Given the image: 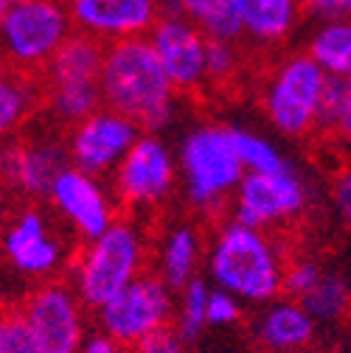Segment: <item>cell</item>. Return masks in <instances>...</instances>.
<instances>
[{
    "instance_id": "obj_1",
    "label": "cell",
    "mask_w": 351,
    "mask_h": 353,
    "mask_svg": "<svg viewBox=\"0 0 351 353\" xmlns=\"http://www.w3.org/2000/svg\"><path fill=\"white\" fill-rule=\"evenodd\" d=\"M99 84L107 110L133 118L141 129H163L169 123L171 96L178 87L166 73L152 39L129 37L107 46Z\"/></svg>"
},
{
    "instance_id": "obj_2",
    "label": "cell",
    "mask_w": 351,
    "mask_h": 353,
    "mask_svg": "<svg viewBox=\"0 0 351 353\" xmlns=\"http://www.w3.org/2000/svg\"><path fill=\"white\" fill-rule=\"evenodd\" d=\"M208 272L216 289L247 303H273L284 292L287 267L278 247L265 230L228 222L208 252Z\"/></svg>"
},
{
    "instance_id": "obj_3",
    "label": "cell",
    "mask_w": 351,
    "mask_h": 353,
    "mask_svg": "<svg viewBox=\"0 0 351 353\" xmlns=\"http://www.w3.org/2000/svg\"><path fill=\"white\" fill-rule=\"evenodd\" d=\"M144 275V236L129 219L115 225L93 241H84L73 261V289L87 308L107 305L133 281Z\"/></svg>"
},
{
    "instance_id": "obj_4",
    "label": "cell",
    "mask_w": 351,
    "mask_h": 353,
    "mask_svg": "<svg viewBox=\"0 0 351 353\" xmlns=\"http://www.w3.org/2000/svg\"><path fill=\"white\" fill-rule=\"evenodd\" d=\"M180 168L186 196L194 208L216 210L245 180V163L231 141V129L200 126L183 141Z\"/></svg>"
},
{
    "instance_id": "obj_5",
    "label": "cell",
    "mask_w": 351,
    "mask_h": 353,
    "mask_svg": "<svg viewBox=\"0 0 351 353\" xmlns=\"http://www.w3.org/2000/svg\"><path fill=\"white\" fill-rule=\"evenodd\" d=\"M6 57L23 73H42L70 37V17L54 0H0Z\"/></svg>"
},
{
    "instance_id": "obj_6",
    "label": "cell",
    "mask_w": 351,
    "mask_h": 353,
    "mask_svg": "<svg viewBox=\"0 0 351 353\" xmlns=\"http://www.w3.org/2000/svg\"><path fill=\"white\" fill-rule=\"evenodd\" d=\"M326 84H329V73L310 54L290 57L276 68V73L267 81L265 110L270 121L281 132L295 138L318 129Z\"/></svg>"
},
{
    "instance_id": "obj_7",
    "label": "cell",
    "mask_w": 351,
    "mask_h": 353,
    "mask_svg": "<svg viewBox=\"0 0 351 353\" xmlns=\"http://www.w3.org/2000/svg\"><path fill=\"white\" fill-rule=\"evenodd\" d=\"M82 300L68 283L51 281L37 286L23 303L20 314L26 317L42 353H82L84 347V320Z\"/></svg>"
},
{
    "instance_id": "obj_8",
    "label": "cell",
    "mask_w": 351,
    "mask_h": 353,
    "mask_svg": "<svg viewBox=\"0 0 351 353\" xmlns=\"http://www.w3.org/2000/svg\"><path fill=\"white\" fill-rule=\"evenodd\" d=\"M171 317V286L158 275H141L107 305L99 308V325L104 334L135 345L158 328H166Z\"/></svg>"
},
{
    "instance_id": "obj_9",
    "label": "cell",
    "mask_w": 351,
    "mask_h": 353,
    "mask_svg": "<svg viewBox=\"0 0 351 353\" xmlns=\"http://www.w3.org/2000/svg\"><path fill=\"white\" fill-rule=\"evenodd\" d=\"M141 138V126L133 118L115 110H99L79 126H73L68 141L70 165L102 176L107 171H115Z\"/></svg>"
},
{
    "instance_id": "obj_10",
    "label": "cell",
    "mask_w": 351,
    "mask_h": 353,
    "mask_svg": "<svg viewBox=\"0 0 351 353\" xmlns=\"http://www.w3.org/2000/svg\"><path fill=\"white\" fill-rule=\"evenodd\" d=\"M306 205L303 183L287 171L245 174L239 191L234 194V222L267 230L273 225L290 222Z\"/></svg>"
},
{
    "instance_id": "obj_11",
    "label": "cell",
    "mask_w": 351,
    "mask_h": 353,
    "mask_svg": "<svg viewBox=\"0 0 351 353\" xmlns=\"http://www.w3.org/2000/svg\"><path fill=\"white\" fill-rule=\"evenodd\" d=\"M113 185L124 208H155L174 185V160L169 149L158 138L144 135L113 171Z\"/></svg>"
},
{
    "instance_id": "obj_12",
    "label": "cell",
    "mask_w": 351,
    "mask_h": 353,
    "mask_svg": "<svg viewBox=\"0 0 351 353\" xmlns=\"http://www.w3.org/2000/svg\"><path fill=\"white\" fill-rule=\"evenodd\" d=\"M51 205L84 241H93L115 225V208L99 176L68 165L51 188Z\"/></svg>"
},
{
    "instance_id": "obj_13",
    "label": "cell",
    "mask_w": 351,
    "mask_h": 353,
    "mask_svg": "<svg viewBox=\"0 0 351 353\" xmlns=\"http://www.w3.org/2000/svg\"><path fill=\"white\" fill-rule=\"evenodd\" d=\"M3 250L12 267L34 281L51 278L65 263L62 241L54 236L48 216L39 208H26L12 219L3 236Z\"/></svg>"
},
{
    "instance_id": "obj_14",
    "label": "cell",
    "mask_w": 351,
    "mask_h": 353,
    "mask_svg": "<svg viewBox=\"0 0 351 353\" xmlns=\"http://www.w3.org/2000/svg\"><path fill=\"white\" fill-rule=\"evenodd\" d=\"M205 42L208 37L183 20H160L155 26L152 46L178 90H197L208 79Z\"/></svg>"
},
{
    "instance_id": "obj_15",
    "label": "cell",
    "mask_w": 351,
    "mask_h": 353,
    "mask_svg": "<svg viewBox=\"0 0 351 353\" xmlns=\"http://www.w3.org/2000/svg\"><path fill=\"white\" fill-rule=\"evenodd\" d=\"M73 23L96 37H141L155 23V0H68Z\"/></svg>"
},
{
    "instance_id": "obj_16",
    "label": "cell",
    "mask_w": 351,
    "mask_h": 353,
    "mask_svg": "<svg viewBox=\"0 0 351 353\" xmlns=\"http://www.w3.org/2000/svg\"><path fill=\"white\" fill-rule=\"evenodd\" d=\"M70 152L57 141H31L17 143L6 154V174L9 180L28 196L51 194L57 176L68 168Z\"/></svg>"
},
{
    "instance_id": "obj_17",
    "label": "cell",
    "mask_w": 351,
    "mask_h": 353,
    "mask_svg": "<svg viewBox=\"0 0 351 353\" xmlns=\"http://www.w3.org/2000/svg\"><path fill=\"white\" fill-rule=\"evenodd\" d=\"M104 57H107V46L102 42V37L76 31L62 42V48L46 65V70H42V84H46V90H48V87H62V84L99 81Z\"/></svg>"
},
{
    "instance_id": "obj_18",
    "label": "cell",
    "mask_w": 351,
    "mask_h": 353,
    "mask_svg": "<svg viewBox=\"0 0 351 353\" xmlns=\"http://www.w3.org/2000/svg\"><path fill=\"white\" fill-rule=\"evenodd\" d=\"M315 317L306 312V308L292 300H276L267 305V312L258 317L256 323V336L258 342L276 350V353H292L301 350L303 345H310L315 336Z\"/></svg>"
},
{
    "instance_id": "obj_19",
    "label": "cell",
    "mask_w": 351,
    "mask_h": 353,
    "mask_svg": "<svg viewBox=\"0 0 351 353\" xmlns=\"http://www.w3.org/2000/svg\"><path fill=\"white\" fill-rule=\"evenodd\" d=\"M242 28L258 42H278L295 20V0H234Z\"/></svg>"
},
{
    "instance_id": "obj_20",
    "label": "cell",
    "mask_w": 351,
    "mask_h": 353,
    "mask_svg": "<svg viewBox=\"0 0 351 353\" xmlns=\"http://www.w3.org/2000/svg\"><path fill=\"white\" fill-rule=\"evenodd\" d=\"M200 261V233L189 225L169 230L160 247V278L171 289H186L194 281Z\"/></svg>"
},
{
    "instance_id": "obj_21",
    "label": "cell",
    "mask_w": 351,
    "mask_h": 353,
    "mask_svg": "<svg viewBox=\"0 0 351 353\" xmlns=\"http://www.w3.org/2000/svg\"><path fill=\"white\" fill-rule=\"evenodd\" d=\"M102 104H104V96H102L99 81L48 87V107H51L54 118L62 123H70V126H79L93 112H99Z\"/></svg>"
},
{
    "instance_id": "obj_22",
    "label": "cell",
    "mask_w": 351,
    "mask_h": 353,
    "mask_svg": "<svg viewBox=\"0 0 351 353\" xmlns=\"http://www.w3.org/2000/svg\"><path fill=\"white\" fill-rule=\"evenodd\" d=\"M178 3L211 39L234 42L245 31L234 9V0H178Z\"/></svg>"
},
{
    "instance_id": "obj_23",
    "label": "cell",
    "mask_w": 351,
    "mask_h": 353,
    "mask_svg": "<svg viewBox=\"0 0 351 353\" xmlns=\"http://www.w3.org/2000/svg\"><path fill=\"white\" fill-rule=\"evenodd\" d=\"M310 57L337 79H351V23H332L312 39Z\"/></svg>"
},
{
    "instance_id": "obj_24",
    "label": "cell",
    "mask_w": 351,
    "mask_h": 353,
    "mask_svg": "<svg viewBox=\"0 0 351 353\" xmlns=\"http://www.w3.org/2000/svg\"><path fill=\"white\" fill-rule=\"evenodd\" d=\"M42 79V73H23L17 79H3L0 84V126L6 132L17 129L26 115L34 110L37 96H34V81Z\"/></svg>"
},
{
    "instance_id": "obj_25",
    "label": "cell",
    "mask_w": 351,
    "mask_h": 353,
    "mask_svg": "<svg viewBox=\"0 0 351 353\" xmlns=\"http://www.w3.org/2000/svg\"><path fill=\"white\" fill-rule=\"evenodd\" d=\"M298 303H301L318 323H332V320H340V317L348 312L351 297H348L345 283H343L337 275L323 272L321 281L312 286V292L303 294Z\"/></svg>"
},
{
    "instance_id": "obj_26",
    "label": "cell",
    "mask_w": 351,
    "mask_h": 353,
    "mask_svg": "<svg viewBox=\"0 0 351 353\" xmlns=\"http://www.w3.org/2000/svg\"><path fill=\"white\" fill-rule=\"evenodd\" d=\"M318 129L334 132V135H340L351 143V79L329 76L323 104H321Z\"/></svg>"
},
{
    "instance_id": "obj_27",
    "label": "cell",
    "mask_w": 351,
    "mask_h": 353,
    "mask_svg": "<svg viewBox=\"0 0 351 353\" xmlns=\"http://www.w3.org/2000/svg\"><path fill=\"white\" fill-rule=\"evenodd\" d=\"M231 141L247 168V174H267V171H287V160L278 154V149L265 141L253 135L247 129H231Z\"/></svg>"
},
{
    "instance_id": "obj_28",
    "label": "cell",
    "mask_w": 351,
    "mask_h": 353,
    "mask_svg": "<svg viewBox=\"0 0 351 353\" xmlns=\"http://www.w3.org/2000/svg\"><path fill=\"white\" fill-rule=\"evenodd\" d=\"M208 300H211V289H208L200 278H194V281L183 289L180 325H178V331H180V336H183L186 342L194 339V336L202 331V325H208Z\"/></svg>"
},
{
    "instance_id": "obj_29",
    "label": "cell",
    "mask_w": 351,
    "mask_h": 353,
    "mask_svg": "<svg viewBox=\"0 0 351 353\" xmlns=\"http://www.w3.org/2000/svg\"><path fill=\"white\" fill-rule=\"evenodd\" d=\"M0 353H42L20 308L3 314L0 323Z\"/></svg>"
},
{
    "instance_id": "obj_30",
    "label": "cell",
    "mask_w": 351,
    "mask_h": 353,
    "mask_svg": "<svg viewBox=\"0 0 351 353\" xmlns=\"http://www.w3.org/2000/svg\"><path fill=\"white\" fill-rule=\"evenodd\" d=\"M205 59H208V79L211 81H228L236 70V54L234 46L225 39H211L205 42Z\"/></svg>"
},
{
    "instance_id": "obj_31",
    "label": "cell",
    "mask_w": 351,
    "mask_h": 353,
    "mask_svg": "<svg viewBox=\"0 0 351 353\" xmlns=\"http://www.w3.org/2000/svg\"><path fill=\"white\" fill-rule=\"evenodd\" d=\"M323 272L326 270H321L318 263H312V261H295V263H290V267H287V278H284L287 297L301 300L303 294H310L312 286L321 281Z\"/></svg>"
},
{
    "instance_id": "obj_32",
    "label": "cell",
    "mask_w": 351,
    "mask_h": 353,
    "mask_svg": "<svg viewBox=\"0 0 351 353\" xmlns=\"http://www.w3.org/2000/svg\"><path fill=\"white\" fill-rule=\"evenodd\" d=\"M242 314L239 308V297L225 292V289H211V300H208V323L211 325H234Z\"/></svg>"
},
{
    "instance_id": "obj_33",
    "label": "cell",
    "mask_w": 351,
    "mask_h": 353,
    "mask_svg": "<svg viewBox=\"0 0 351 353\" xmlns=\"http://www.w3.org/2000/svg\"><path fill=\"white\" fill-rule=\"evenodd\" d=\"M183 336L178 328H158L133 345V353H183Z\"/></svg>"
},
{
    "instance_id": "obj_34",
    "label": "cell",
    "mask_w": 351,
    "mask_h": 353,
    "mask_svg": "<svg viewBox=\"0 0 351 353\" xmlns=\"http://www.w3.org/2000/svg\"><path fill=\"white\" fill-rule=\"evenodd\" d=\"M129 345H124L121 339H115V336H110V334H91L84 339V347H82V353H133V350H126Z\"/></svg>"
},
{
    "instance_id": "obj_35",
    "label": "cell",
    "mask_w": 351,
    "mask_h": 353,
    "mask_svg": "<svg viewBox=\"0 0 351 353\" xmlns=\"http://www.w3.org/2000/svg\"><path fill=\"white\" fill-rule=\"evenodd\" d=\"M334 202L340 216L345 219V225L351 228V171H343L334 183Z\"/></svg>"
},
{
    "instance_id": "obj_36",
    "label": "cell",
    "mask_w": 351,
    "mask_h": 353,
    "mask_svg": "<svg viewBox=\"0 0 351 353\" xmlns=\"http://www.w3.org/2000/svg\"><path fill=\"white\" fill-rule=\"evenodd\" d=\"M306 6H310L315 14H323L332 20L351 14V0H306Z\"/></svg>"
}]
</instances>
